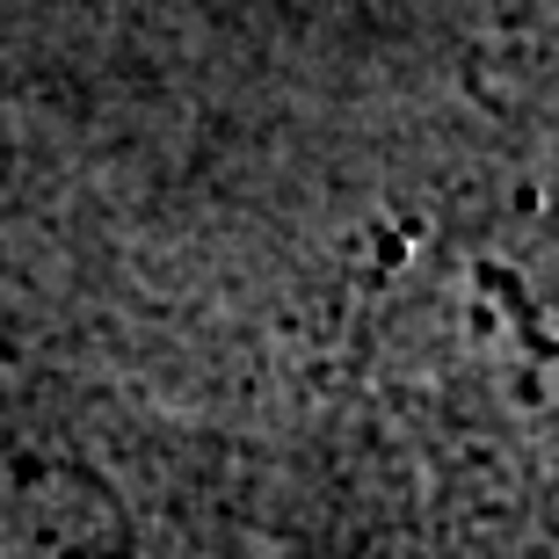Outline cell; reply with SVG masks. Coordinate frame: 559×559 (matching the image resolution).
Instances as JSON below:
<instances>
[{"label": "cell", "mask_w": 559, "mask_h": 559, "mask_svg": "<svg viewBox=\"0 0 559 559\" xmlns=\"http://www.w3.org/2000/svg\"><path fill=\"white\" fill-rule=\"evenodd\" d=\"M103 501L73 465H0V559H103L117 545Z\"/></svg>", "instance_id": "obj_1"}]
</instances>
